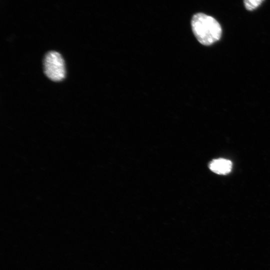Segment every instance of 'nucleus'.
<instances>
[{
	"instance_id": "20e7f679",
	"label": "nucleus",
	"mask_w": 270,
	"mask_h": 270,
	"mask_svg": "<svg viewBox=\"0 0 270 270\" xmlns=\"http://www.w3.org/2000/svg\"><path fill=\"white\" fill-rule=\"evenodd\" d=\"M264 0H244L245 8L248 10H253L257 8Z\"/></svg>"
},
{
	"instance_id": "f257e3e1",
	"label": "nucleus",
	"mask_w": 270,
	"mask_h": 270,
	"mask_svg": "<svg viewBox=\"0 0 270 270\" xmlns=\"http://www.w3.org/2000/svg\"><path fill=\"white\" fill-rule=\"evenodd\" d=\"M191 26L196 38L203 45L210 46L221 38L222 27L211 16L202 12L197 13L192 18Z\"/></svg>"
},
{
	"instance_id": "7ed1b4c3",
	"label": "nucleus",
	"mask_w": 270,
	"mask_h": 270,
	"mask_svg": "<svg viewBox=\"0 0 270 270\" xmlns=\"http://www.w3.org/2000/svg\"><path fill=\"white\" fill-rule=\"evenodd\" d=\"M209 168L217 174H226L231 171L232 162L230 160L222 158L215 159L210 162Z\"/></svg>"
},
{
	"instance_id": "f03ea898",
	"label": "nucleus",
	"mask_w": 270,
	"mask_h": 270,
	"mask_svg": "<svg viewBox=\"0 0 270 270\" xmlns=\"http://www.w3.org/2000/svg\"><path fill=\"white\" fill-rule=\"evenodd\" d=\"M44 72L52 80L59 82L66 75L64 60L61 55L55 51L48 52L44 60Z\"/></svg>"
}]
</instances>
